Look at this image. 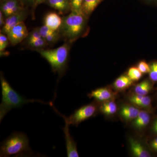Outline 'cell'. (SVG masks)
<instances>
[{
    "mask_svg": "<svg viewBox=\"0 0 157 157\" xmlns=\"http://www.w3.org/2000/svg\"><path fill=\"white\" fill-rule=\"evenodd\" d=\"M2 86V100L0 104V121L12 109L20 108L24 104L30 103L39 102L42 104H50L52 103H46L39 100L25 99L17 92L10 85L6 78L2 75L1 76Z\"/></svg>",
    "mask_w": 157,
    "mask_h": 157,
    "instance_id": "cell-1",
    "label": "cell"
},
{
    "mask_svg": "<svg viewBox=\"0 0 157 157\" xmlns=\"http://www.w3.org/2000/svg\"><path fill=\"white\" fill-rule=\"evenodd\" d=\"M33 155L28 137L22 132H14L1 144V157H29Z\"/></svg>",
    "mask_w": 157,
    "mask_h": 157,
    "instance_id": "cell-2",
    "label": "cell"
},
{
    "mask_svg": "<svg viewBox=\"0 0 157 157\" xmlns=\"http://www.w3.org/2000/svg\"><path fill=\"white\" fill-rule=\"evenodd\" d=\"M87 18L81 13L71 11L63 17L59 31L61 36L69 42H73L85 33Z\"/></svg>",
    "mask_w": 157,
    "mask_h": 157,
    "instance_id": "cell-3",
    "label": "cell"
},
{
    "mask_svg": "<svg viewBox=\"0 0 157 157\" xmlns=\"http://www.w3.org/2000/svg\"><path fill=\"white\" fill-rule=\"evenodd\" d=\"M70 47L64 44L58 48L52 49H41L39 53L49 63L52 70L61 76L67 66Z\"/></svg>",
    "mask_w": 157,
    "mask_h": 157,
    "instance_id": "cell-4",
    "label": "cell"
},
{
    "mask_svg": "<svg viewBox=\"0 0 157 157\" xmlns=\"http://www.w3.org/2000/svg\"><path fill=\"white\" fill-rule=\"evenodd\" d=\"M54 109L70 125L77 127L82 122L94 116L98 112V105L94 103L87 104L76 109L68 117L61 114L55 108H54Z\"/></svg>",
    "mask_w": 157,
    "mask_h": 157,
    "instance_id": "cell-5",
    "label": "cell"
},
{
    "mask_svg": "<svg viewBox=\"0 0 157 157\" xmlns=\"http://www.w3.org/2000/svg\"><path fill=\"white\" fill-rule=\"evenodd\" d=\"M29 35L28 30L23 21L11 29L7 36L11 45H15L22 42Z\"/></svg>",
    "mask_w": 157,
    "mask_h": 157,
    "instance_id": "cell-6",
    "label": "cell"
},
{
    "mask_svg": "<svg viewBox=\"0 0 157 157\" xmlns=\"http://www.w3.org/2000/svg\"><path fill=\"white\" fill-rule=\"evenodd\" d=\"M128 100L132 105L138 108H142L151 113L153 112L154 109L152 106V99L148 95H140L134 94L129 96Z\"/></svg>",
    "mask_w": 157,
    "mask_h": 157,
    "instance_id": "cell-7",
    "label": "cell"
},
{
    "mask_svg": "<svg viewBox=\"0 0 157 157\" xmlns=\"http://www.w3.org/2000/svg\"><path fill=\"white\" fill-rule=\"evenodd\" d=\"M27 16V14L26 11L23 9L17 13L6 17L5 25L2 27L1 33L7 35L10 30L14 26L20 23L23 22L24 21L26 18Z\"/></svg>",
    "mask_w": 157,
    "mask_h": 157,
    "instance_id": "cell-8",
    "label": "cell"
},
{
    "mask_svg": "<svg viewBox=\"0 0 157 157\" xmlns=\"http://www.w3.org/2000/svg\"><path fill=\"white\" fill-rule=\"evenodd\" d=\"M65 126L63 129L64 133L67 157H79L76 143L73 140V138H72V136L70 134V129H69V126H70V124L66 121H65Z\"/></svg>",
    "mask_w": 157,
    "mask_h": 157,
    "instance_id": "cell-9",
    "label": "cell"
},
{
    "mask_svg": "<svg viewBox=\"0 0 157 157\" xmlns=\"http://www.w3.org/2000/svg\"><path fill=\"white\" fill-rule=\"evenodd\" d=\"M129 145L132 154L136 157H151V151L149 150L138 140L131 137L129 139Z\"/></svg>",
    "mask_w": 157,
    "mask_h": 157,
    "instance_id": "cell-10",
    "label": "cell"
},
{
    "mask_svg": "<svg viewBox=\"0 0 157 157\" xmlns=\"http://www.w3.org/2000/svg\"><path fill=\"white\" fill-rule=\"evenodd\" d=\"M151 113L146 110H140L137 117L133 121V126L136 130L142 131L146 128L151 121Z\"/></svg>",
    "mask_w": 157,
    "mask_h": 157,
    "instance_id": "cell-11",
    "label": "cell"
},
{
    "mask_svg": "<svg viewBox=\"0 0 157 157\" xmlns=\"http://www.w3.org/2000/svg\"><path fill=\"white\" fill-rule=\"evenodd\" d=\"M89 98H93L97 101L105 102L112 100L114 97L113 92L107 87L99 88L92 91L88 94Z\"/></svg>",
    "mask_w": 157,
    "mask_h": 157,
    "instance_id": "cell-12",
    "label": "cell"
},
{
    "mask_svg": "<svg viewBox=\"0 0 157 157\" xmlns=\"http://www.w3.org/2000/svg\"><path fill=\"white\" fill-rule=\"evenodd\" d=\"M140 112L138 107L133 105L124 104L121 107L120 114L122 118L127 122L133 121Z\"/></svg>",
    "mask_w": 157,
    "mask_h": 157,
    "instance_id": "cell-13",
    "label": "cell"
},
{
    "mask_svg": "<svg viewBox=\"0 0 157 157\" xmlns=\"http://www.w3.org/2000/svg\"><path fill=\"white\" fill-rule=\"evenodd\" d=\"M1 11L5 17H9L23 9L17 0H6L1 5Z\"/></svg>",
    "mask_w": 157,
    "mask_h": 157,
    "instance_id": "cell-14",
    "label": "cell"
},
{
    "mask_svg": "<svg viewBox=\"0 0 157 157\" xmlns=\"http://www.w3.org/2000/svg\"><path fill=\"white\" fill-rule=\"evenodd\" d=\"M63 18L56 13L50 12L45 16L44 20L45 25L54 31L59 30L61 25Z\"/></svg>",
    "mask_w": 157,
    "mask_h": 157,
    "instance_id": "cell-15",
    "label": "cell"
},
{
    "mask_svg": "<svg viewBox=\"0 0 157 157\" xmlns=\"http://www.w3.org/2000/svg\"><path fill=\"white\" fill-rule=\"evenodd\" d=\"M154 83L149 78L144 79L134 88L135 94L140 95H147L154 90Z\"/></svg>",
    "mask_w": 157,
    "mask_h": 157,
    "instance_id": "cell-16",
    "label": "cell"
},
{
    "mask_svg": "<svg viewBox=\"0 0 157 157\" xmlns=\"http://www.w3.org/2000/svg\"><path fill=\"white\" fill-rule=\"evenodd\" d=\"M103 0H83L81 7L82 14L88 18L93 11Z\"/></svg>",
    "mask_w": 157,
    "mask_h": 157,
    "instance_id": "cell-17",
    "label": "cell"
},
{
    "mask_svg": "<svg viewBox=\"0 0 157 157\" xmlns=\"http://www.w3.org/2000/svg\"><path fill=\"white\" fill-rule=\"evenodd\" d=\"M133 82L128 75H122L116 79L113 86L118 90H124L132 86Z\"/></svg>",
    "mask_w": 157,
    "mask_h": 157,
    "instance_id": "cell-18",
    "label": "cell"
},
{
    "mask_svg": "<svg viewBox=\"0 0 157 157\" xmlns=\"http://www.w3.org/2000/svg\"><path fill=\"white\" fill-rule=\"evenodd\" d=\"M48 2L49 6L62 13L70 10V3L68 0H48Z\"/></svg>",
    "mask_w": 157,
    "mask_h": 157,
    "instance_id": "cell-19",
    "label": "cell"
},
{
    "mask_svg": "<svg viewBox=\"0 0 157 157\" xmlns=\"http://www.w3.org/2000/svg\"><path fill=\"white\" fill-rule=\"evenodd\" d=\"M100 111L104 115H114L117 110V106L114 101L112 100L104 102L100 107Z\"/></svg>",
    "mask_w": 157,
    "mask_h": 157,
    "instance_id": "cell-20",
    "label": "cell"
},
{
    "mask_svg": "<svg viewBox=\"0 0 157 157\" xmlns=\"http://www.w3.org/2000/svg\"><path fill=\"white\" fill-rule=\"evenodd\" d=\"M143 73L137 67H131L128 70L127 75L133 82L137 81L142 77Z\"/></svg>",
    "mask_w": 157,
    "mask_h": 157,
    "instance_id": "cell-21",
    "label": "cell"
},
{
    "mask_svg": "<svg viewBox=\"0 0 157 157\" xmlns=\"http://www.w3.org/2000/svg\"><path fill=\"white\" fill-rule=\"evenodd\" d=\"M150 64V71L149 73V78L154 83H157V61L152 62Z\"/></svg>",
    "mask_w": 157,
    "mask_h": 157,
    "instance_id": "cell-22",
    "label": "cell"
},
{
    "mask_svg": "<svg viewBox=\"0 0 157 157\" xmlns=\"http://www.w3.org/2000/svg\"><path fill=\"white\" fill-rule=\"evenodd\" d=\"M28 44L30 47L37 49H41L43 48L47 45L45 39L43 38L33 40V41H28Z\"/></svg>",
    "mask_w": 157,
    "mask_h": 157,
    "instance_id": "cell-23",
    "label": "cell"
},
{
    "mask_svg": "<svg viewBox=\"0 0 157 157\" xmlns=\"http://www.w3.org/2000/svg\"><path fill=\"white\" fill-rule=\"evenodd\" d=\"M83 0H70V10L73 12L81 13V7Z\"/></svg>",
    "mask_w": 157,
    "mask_h": 157,
    "instance_id": "cell-24",
    "label": "cell"
},
{
    "mask_svg": "<svg viewBox=\"0 0 157 157\" xmlns=\"http://www.w3.org/2000/svg\"><path fill=\"white\" fill-rule=\"evenodd\" d=\"M59 30L55 31L53 33L51 34L45 38V40L47 44H51L56 42L61 38Z\"/></svg>",
    "mask_w": 157,
    "mask_h": 157,
    "instance_id": "cell-25",
    "label": "cell"
},
{
    "mask_svg": "<svg viewBox=\"0 0 157 157\" xmlns=\"http://www.w3.org/2000/svg\"><path fill=\"white\" fill-rule=\"evenodd\" d=\"M9 39L7 36L1 33H0V52L1 54L3 53L9 45Z\"/></svg>",
    "mask_w": 157,
    "mask_h": 157,
    "instance_id": "cell-26",
    "label": "cell"
},
{
    "mask_svg": "<svg viewBox=\"0 0 157 157\" xmlns=\"http://www.w3.org/2000/svg\"><path fill=\"white\" fill-rule=\"evenodd\" d=\"M39 30L41 36L44 39H45L48 35L53 33L55 31H56L53 30L45 25L41 26V27L39 28Z\"/></svg>",
    "mask_w": 157,
    "mask_h": 157,
    "instance_id": "cell-27",
    "label": "cell"
},
{
    "mask_svg": "<svg viewBox=\"0 0 157 157\" xmlns=\"http://www.w3.org/2000/svg\"><path fill=\"white\" fill-rule=\"evenodd\" d=\"M137 68L143 74L149 73L150 71V64L145 61L139 62L137 65Z\"/></svg>",
    "mask_w": 157,
    "mask_h": 157,
    "instance_id": "cell-28",
    "label": "cell"
},
{
    "mask_svg": "<svg viewBox=\"0 0 157 157\" xmlns=\"http://www.w3.org/2000/svg\"><path fill=\"white\" fill-rule=\"evenodd\" d=\"M28 37V41H33V40L43 38L41 36L39 33V28L35 29L33 31L31 32L29 34Z\"/></svg>",
    "mask_w": 157,
    "mask_h": 157,
    "instance_id": "cell-29",
    "label": "cell"
},
{
    "mask_svg": "<svg viewBox=\"0 0 157 157\" xmlns=\"http://www.w3.org/2000/svg\"><path fill=\"white\" fill-rule=\"evenodd\" d=\"M148 146L153 153L157 154V136H154L152 138L149 142Z\"/></svg>",
    "mask_w": 157,
    "mask_h": 157,
    "instance_id": "cell-30",
    "label": "cell"
},
{
    "mask_svg": "<svg viewBox=\"0 0 157 157\" xmlns=\"http://www.w3.org/2000/svg\"><path fill=\"white\" fill-rule=\"evenodd\" d=\"M151 132L154 136H157V117L153 120L151 124Z\"/></svg>",
    "mask_w": 157,
    "mask_h": 157,
    "instance_id": "cell-31",
    "label": "cell"
},
{
    "mask_svg": "<svg viewBox=\"0 0 157 157\" xmlns=\"http://www.w3.org/2000/svg\"><path fill=\"white\" fill-rule=\"evenodd\" d=\"M5 16L2 11H0V26L3 27L5 25L6 19H5Z\"/></svg>",
    "mask_w": 157,
    "mask_h": 157,
    "instance_id": "cell-32",
    "label": "cell"
},
{
    "mask_svg": "<svg viewBox=\"0 0 157 157\" xmlns=\"http://www.w3.org/2000/svg\"><path fill=\"white\" fill-rule=\"evenodd\" d=\"M147 3L151 5H157V0H143Z\"/></svg>",
    "mask_w": 157,
    "mask_h": 157,
    "instance_id": "cell-33",
    "label": "cell"
},
{
    "mask_svg": "<svg viewBox=\"0 0 157 157\" xmlns=\"http://www.w3.org/2000/svg\"><path fill=\"white\" fill-rule=\"evenodd\" d=\"M46 1V0H35L34 5V7H36L39 4H42Z\"/></svg>",
    "mask_w": 157,
    "mask_h": 157,
    "instance_id": "cell-34",
    "label": "cell"
},
{
    "mask_svg": "<svg viewBox=\"0 0 157 157\" xmlns=\"http://www.w3.org/2000/svg\"><path fill=\"white\" fill-rule=\"evenodd\" d=\"M27 1L29 3H30V4H33V5H34L35 0H27Z\"/></svg>",
    "mask_w": 157,
    "mask_h": 157,
    "instance_id": "cell-35",
    "label": "cell"
},
{
    "mask_svg": "<svg viewBox=\"0 0 157 157\" xmlns=\"http://www.w3.org/2000/svg\"><path fill=\"white\" fill-rule=\"evenodd\" d=\"M1 1H6V0H1Z\"/></svg>",
    "mask_w": 157,
    "mask_h": 157,
    "instance_id": "cell-36",
    "label": "cell"
},
{
    "mask_svg": "<svg viewBox=\"0 0 157 157\" xmlns=\"http://www.w3.org/2000/svg\"><path fill=\"white\" fill-rule=\"evenodd\" d=\"M68 1H69V2H70V0H68Z\"/></svg>",
    "mask_w": 157,
    "mask_h": 157,
    "instance_id": "cell-37",
    "label": "cell"
}]
</instances>
